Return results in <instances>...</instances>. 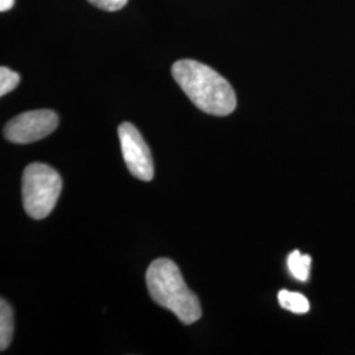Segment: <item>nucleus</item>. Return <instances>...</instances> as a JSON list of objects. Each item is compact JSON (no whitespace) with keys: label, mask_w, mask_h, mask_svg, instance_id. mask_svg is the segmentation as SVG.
<instances>
[{"label":"nucleus","mask_w":355,"mask_h":355,"mask_svg":"<svg viewBox=\"0 0 355 355\" xmlns=\"http://www.w3.org/2000/svg\"><path fill=\"white\" fill-rule=\"evenodd\" d=\"M19 82H20V76L17 73L10 70L6 66L0 67V95L1 96L16 89Z\"/></svg>","instance_id":"9"},{"label":"nucleus","mask_w":355,"mask_h":355,"mask_svg":"<svg viewBox=\"0 0 355 355\" xmlns=\"http://www.w3.org/2000/svg\"><path fill=\"white\" fill-rule=\"evenodd\" d=\"M57 127L58 114L54 111H29L11 119L4 127V136L13 144H31L48 137Z\"/></svg>","instance_id":"4"},{"label":"nucleus","mask_w":355,"mask_h":355,"mask_svg":"<svg viewBox=\"0 0 355 355\" xmlns=\"http://www.w3.org/2000/svg\"><path fill=\"white\" fill-rule=\"evenodd\" d=\"M278 300L283 309L296 315H303L309 311V302L304 295L283 290L278 293Z\"/></svg>","instance_id":"7"},{"label":"nucleus","mask_w":355,"mask_h":355,"mask_svg":"<svg viewBox=\"0 0 355 355\" xmlns=\"http://www.w3.org/2000/svg\"><path fill=\"white\" fill-rule=\"evenodd\" d=\"M62 179L45 164H31L23 174V204L32 218L42 220L51 215L61 195Z\"/></svg>","instance_id":"3"},{"label":"nucleus","mask_w":355,"mask_h":355,"mask_svg":"<svg viewBox=\"0 0 355 355\" xmlns=\"http://www.w3.org/2000/svg\"><path fill=\"white\" fill-rule=\"evenodd\" d=\"M171 73L191 102L205 114L228 116L236 110L234 89L212 67L193 60H180L173 64Z\"/></svg>","instance_id":"1"},{"label":"nucleus","mask_w":355,"mask_h":355,"mask_svg":"<svg viewBox=\"0 0 355 355\" xmlns=\"http://www.w3.org/2000/svg\"><path fill=\"white\" fill-rule=\"evenodd\" d=\"M119 139L129 173L140 180L150 182L154 178L152 153L139 129L130 123H123L119 127Z\"/></svg>","instance_id":"5"},{"label":"nucleus","mask_w":355,"mask_h":355,"mask_svg":"<svg viewBox=\"0 0 355 355\" xmlns=\"http://www.w3.org/2000/svg\"><path fill=\"white\" fill-rule=\"evenodd\" d=\"M287 265H288V270L295 279L305 282L309 278L312 258L306 254H302L300 252L295 250L288 255Z\"/></svg>","instance_id":"8"},{"label":"nucleus","mask_w":355,"mask_h":355,"mask_svg":"<svg viewBox=\"0 0 355 355\" xmlns=\"http://www.w3.org/2000/svg\"><path fill=\"white\" fill-rule=\"evenodd\" d=\"M15 4V0H0V11L6 12L8 10H11Z\"/></svg>","instance_id":"11"},{"label":"nucleus","mask_w":355,"mask_h":355,"mask_svg":"<svg viewBox=\"0 0 355 355\" xmlns=\"http://www.w3.org/2000/svg\"><path fill=\"white\" fill-rule=\"evenodd\" d=\"M13 337V312L4 299L0 302V349L4 352L11 345Z\"/></svg>","instance_id":"6"},{"label":"nucleus","mask_w":355,"mask_h":355,"mask_svg":"<svg viewBox=\"0 0 355 355\" xmlns=\"http://www.w3.org/2000/svg\"><path fill=\"white\" fill-rule=\"evenodd\" d=\"M146 286L153 300L171 311L184 325L202 318V306L190 291L179 267L167 258L155 259L146 271Z\"/></svg>","instance_id":"2"},{"label":"nucleus","mask_w":355,"mask_h":355,"mask_svg":"<svg viewBox=\"0 0 355 355\" xmlns=\"http://www.w3.org/2000/svg\"><path fill=\"white\" fill-rule=\"evenodd\" d=\"M87 1L92 6H95L96 8H101L103 11H108V12L121 10L128 3V0H87Z\"/></svg>","instance_id":"10"}]
</instances>
